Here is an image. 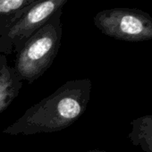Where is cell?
Returning <instances> with one entry per match:
<instances>
[{
	"label": "cell",
	"mask_w": 152,
	"mask_h": 152,
	"mask_svg": "<svg viewBox=\"0 0 152 152\" xmlns=\"http://www.w3.org/2000/svg\"><path fill=\"white\" fill-rule=\"evenodd\" d=\"M29 6L28 0H0V37Z\"/></svg>",
	"instance_id": "6"
},
{
	"label": "cell",
	"mask_w": 152,
	"mask_h": 152,
	"mask_svg": "<svg viewBox=\"0 0 152 152\" xmlns=\"http://www.w3.org/2000/svg\"><path fill=\"white\" fill-rule=\"evenodd\" d=\"M91 89L90 79L69 80L55 92L29 107L2 133L29 136L63 131L85 113Z\"/></svg>",
	"instance_id": "1"
},
{
	"label": "cell",
	"mask_w": 152,
	"mask_h": 152,
	"mask_svg": "<svg viewBox=\"0 0 152 152\" xmlns=\"http://www.w3.org/2000/svg\"><path fill=\"white\" fill-rule=\"evenodd\" d=\"M22 88L23 81L8 63L7 56L0 54V114L18 97Z\"/></svg>",
	"instance_id": "5"
},
{
	"label": "cell",
	"mask_w": 152,
	"mask_h": 152,
	"mask_svg": "<svg viewBox=\"0 0 152 152\" xmlns=\"http://www.w3.org/2000/svg\"><path fill=\"white\" fill-rule=\"evenodd\" d=\"M61 15L55 13L16 53L14 68L23 82L34 83L52 65L61 46Z\"/></svg>",
	"instance_id": "2"
},
{
	"label": "cell",
	"mask_w": 152,
	"mask_h": 152,
	"mask_svg": "<svg viewBox=\"0 0 152 152\" xmlns=\"http://www.w3.org/2000/svg\"><path fill=\"white\" fill-rule=\"evenodd\" d=\"M83 152H109V151H105V150H99V149H91V150H86Z\"/></svg>",
	"instance_id": "9"
},
{
	"label": "cell",
	"mask_w": 152,
	"mask_h": 152,
	"mask_svg": "<svg viewBox=\"0 0 152 152\" xmlns=\"http://www.w3.org/2000/svg\"><path fill=\"white\" fill-rule=\"evenodd\" d=\"M28 1H29V4H30V5H31L32 3H34L35 1H37V0H28Z\"/></svg>",
	"instance_id": "10"
},
{
	"label": "cell",
	"mask_w": 152,
	"mask_h": 152,
	"mask_svg": "<svg viewBox=\"0 0 152 152\" xmlns=\"http://www.w3.org/2000/svg\"><path fill=\"white\" fill-rule=\"evenodd\" d=\"M129 138L134 145H139L141 142L152 143V115L132 121Z\"/></svg>",
	"instance_id": "7"
},
{
	"label": "cell",
	"mask_w": 152,
	"mask_h": 152,
	"mask_svg": "<svg viewBox=\"0 0 152 152\" xmlns=\"http://www.w3.org/2000/svg\"><path fill=\"white\" fill-rule=\"evenodd\" d=\"M94 24L103 34L115 39L130 42L152 39V17L140 9H106L95 15Z\"/></svg>",
	"instance_id": "3"
},
{
	"label": "cell",
	"mask_w": 152,
	"mask_h": 152,
	"mask_svg": "<svg viewBox=\"0 0 152 152\" xmlns=\"http://www.w3.org/2000/svg\"><path fill=\"white\" fill-rule=\"evenodd\" d=\"M68 0H37L0 37V54L17 53L23 44L39 31Z\"/></svg>",
	"instance_id": "4"
},
{
	"label": "cell",
	"mask_w": 152,
	"mask_h": 152,
	"mask_svg": "<svg viewBox=\"0 0 152 152\" xmlns=\"http://www.w3.org/2000/svg\"><path fill=\"white\" fill-rule=\"evenodd\" d=\"M139 145L141 146V148H143V150H145L146 152H152V143H145V142H141Z\"/></svg>",
	"instance_id": "8"
}]
</instances>
